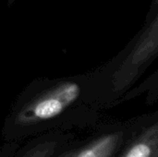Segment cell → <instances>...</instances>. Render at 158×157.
Returning <instances> with one entry per match:
<instances>
[{
    "instance_id": "obj_1",
    "label": "cell",
    "mask_w": 158,
    "mask_h": 157,
    "mask_svg": "<svg viewBox=\"0 0 158 157\" xmlns=\"http://www.w3.org/2000/svg\"><path fill=\"white\" fill-rule=\"evenodd\" d=\"M81 94V87L72 81L57 84L41 94L17 115L16 125L25 128L50 121L62 115Z\"/></svg>"
},
{
    "instance_id": "obj_2",
    "label": "cell",
    "mask_w": 158,
    "mask_h": 157,
    "mask_svg": "<svg viewBox=\"0 0 158 157\" xmlns=\"http://www.w3.org/2000/svg\"><path fill=\"white\" fill-rule=\"evenodd\" d=\"M158 55V13L140 35L113 76V89L123 92L132 85L144 68Z\"/></svg>"
},
{
    "instance_id": "obj_3",
    "label": "cell",
    "mask_w": 158,
    "mask_h": 157,
    "mask_svg": "<svg viewBox=\"0 0 158 157\" xmlns=\"http://www.w3.org/2000/svg\"><path fill=\"white\" fill-rule=\"evenodd\" d=\"M127 140V134L123 130L106 132L61 157H114Z\"/></svg>"
},
{
    "instance_id": "obj_4",
    "label": "cell",
    "mask_w": 158,
    "mask_h": 157,
    "mask_svg": "<svg viewBox=\"0 0 158 157\" xmlns=\"http://www.w3.org/2000/svg\"><path fill=\"white\" fill-rule=\"evenodd\" d=\"M118 157H158V119L127 142Z\"/></svg>"
},
{
    "instance_id": "obj_5",
    "label": "cell",
    "mask_w": 158,
    "mask_h": 157,
    "mask_svg": "<svg viewBox=\"0 0 158 157\" xmlns=\"http://www.w3.org/2000/svg\"><path fill=\"white\" fill-rule=\"evenodd\" d=\"M56 146L57 142H43L32 146L22 157H51Z\"/></svg>"
},
{
    "instance_id": "obj_6",
    "label": "cell",
    "mask_w": 158,
    "mask_h": 157,
    "mask_svg": "<svg viewBox=\"0 0 158 157\" xmlns=\"http://www.w3.org/2000/svg\"><path fill=\"white\" fill-rule=\"evenodd\" d=\"M0 157H8V152L0 148Z\"/></svg>"
},
{
    "instance_id": "obj_7",
    "label": "cell",
    "mask_w": 158,
    "mask_h": 157,
    "mask_svg": "<svg viewBox=\"0 0 158 157\" xmlns=\"http://www.w3.org/2000/svg\"><path fill=\"white\" fill-rule=\"evenodd\" d=\"M155 1H156V3H158V0H155Z\"/></svg>"
}]
</instances>
